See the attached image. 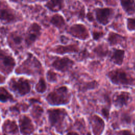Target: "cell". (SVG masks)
<instances>
[{"mask_svg":"<svg viewBox=\"0 0 135 135\" xmlns=\"http://www.w3.org/2000/svg\"><path fill=\"white\" fill-rule=\"evenodd\" d=\"M43 67L40 61L33 54L28 53L26 58L15 69L17 74L36 75L43 73Z\"/></svg>","mask_w":135,"mask_h":135,"instance_id":"cell-1","label":"cell"},{"mask_svg":"<svg viewBox=\"0 0 135 135\" xmlns=\"http://www.w3.org/2000/svg\"><path fill=\"white\" fill-rule=\"evenodd\" d=\"M71 94L66 86H60L51 92L46 97L48 103L53 105L66 104L70 102Z\"/></svg>","mask_w":135,"mask_h":135,"instance_id":"cell-2","label":"cell"},{"mask_svg":"<svg viewBox=\"0 0 135 135\" xmlns=\"http://www.w3.org/2000/svg\"><path fill=\"white\" fill-rule=\"evenodd\" d=\"M110 80L117 85H135V76L122 70H114L110 71L108 74Z\"/></svg>","mask_w":135,"mask_h":135,"instance_id":"cell-3","label":"cell"},{"mask_svg":"<svg viewBox=\"0 0 135 135\" xmlns=\"http://www.w3.org/2000/svg\"><path fill=\"white\" fill-rule=\"evenodd\" d=\"M15 66L16 61L14 57L0 47V72L8 75L13 72Z\"/></svg>","mask_w":135,"mask_h":135,"instance_id":"cell-4","label":"cell"},{"mask_svg":"<svg viewBox=\"0 0 135 135\" xmlns=\"http://www.w3.org/2000/svg\"><path fill=\"white\" fill-rule=\"evenodd\" d=\"M22 20L21 16L4 2L0 3V21L5 24H13Z\"/></svg>","mask_w":135,"mask_h":135,"instance_id":"cell-5","label":"cell"},{"mask_svg":"<svg viewBox=\"0 0 135 135\" xmlns=\"http://www.w3.org/2000/svg\"><path fill=\"white\" fill-rule=\"evenodd\" d=\"M49 120L52 127L56 130L62 132V124L67 115V112L64 109H51L47 111Z\"/></svg>","mask_w":135,"mask_h":135,"instance_id":"cell-6","label":"cell"},{"mask_svg":"<svg viewBox=\"0 0 135 135\" xmlns=\"http://www.w3.org/2000/svg\"><path fill=\"white\" fill-rule=\"evenodd\" d=\"M8 85L12 91L21 96L28 93L31 88L29 81L24 78H11L8 82Z\"/></svg>","mask_w":135,"mask_h":135,"instance_id":"cell-7","label":"cell"},{"mask_svg":"<svg viewBox=\"0 0 135 135\" xmlns=\"http://www.w3.org/2000/svg\"><path fill=\"white\" fill-rule=\"evenodd\" d=\"M41 27L36 23H32L25 33L24 42L27 47L31 46L41 34Z\"/></svg>","mask_w":135,"mask_h":135,"instance_id":"cell-8","label":"cell"},{"mask_svg":"<svg viewBox=\"0 0 135 135\" xmlns=\"http://www.w3.org/2000/svg\"><path fill=\"white\" fill-rule=\"evenodd\" d=\"M68 32L72 36L81 40H86L90 37L86 27L81 24H75L72 25Z\"/></svg>","mask_w":135,"mask_h":135,"instance_id":"cell-9","label":"cell"},{"mask_svg":"<svg viewBox=\"0 0 135 135\" xmlns=\"http://www.w3.org/2000/svg\"><path fill=\"white\" fill-rule=\"evenodd\" d=\"M95 12L98 22L105 25L110 22L113 14V9L110 8H97L95 9Z\"/></svg>","mask_w":135,"mask_h":135,"instance_id":"cell-10","label":"cell"},{"mask_svg":"<svg viewBox=\"0 0 135 135\" xmlns=\"http://www.w3.org/2000/svg\"><path fill=\"white\" fill-rule=\"evenodd\" d=\"M74 62L73 60L67 57L56 59L52 63V66L55 70L64 72L72 67Z\"/></svg>","mask_w":135,"mask_h":135,"instance_id":"cell-11","label":"cell"},{"mask_svg":"<svg viewBox=\"0 0 135 135\" xmlns=\"http://www.w3.org/2000/svg\"><path fill=\"white\" fill-rule=\"evenodd\" d=\"M20 130L23 135H30L34 131V127L31 120L27 116L23 115L19 119Z\"/></svg>","mask_w":135,"mask_h":135,"instance_id":"cell-12","label":"cell"},{"mask_svg":"<svg viewBox=\"0 0 135 135\" xmlns=\"http://www.w3.org/2000/svg\"><path fill=\"white\" fill-rule=\"evenodd\" d=\"M90 124L94 135H101L104 131L105 123L102 118L93 115L90 119Z\"/></svg>","mask_w":135,"mask_h":135,"instance_id":"cell-13","label":"cell"},{"mask_svg":"<svg viewBox=\"0 0 135 135\" xmlns=\"http://www.w3.org/2000/svg\"><path fill=\"white\" fill-rule=\"evenodd\" d=\"M79 51V46L77 44H72L68 45H56L52 47L50 51L57 54L63 55L65 53H76Z\"/></svg>","mask_w":135,"mask_h":135,"instance_id":"cell-14","label":"cell"},{"mask_svg":"<svg viewBox=\"0 0 135 135\" xmlns=\"http://www.w3.org/2000/svg\"><path fill=\"white\" fill-rule=\"evenodd\" d=\"M130 100V95L127 92H121L115 94L113 98V103L117 107H122L128 104Z\"/></svg>","mask_w":135,"mask_h":135,"instance_id":"cell-15","label":"cell"},{"mask_svg":"<svg viewBox=\"0 0 135 135\" xmlns=\"http://www.w3.org/2000/svg\"><path fill=\"white\" fill-rule=\"evenodd\" d=\"M23 41L22 35L16 32L11 33L8 36L7 42L9 45L13 49H18L21 45Z\"/></svg>","mask_w":135,"mask_h":135,"instance_id":"cell-16","label":"cell"},{"mask_svg":"<svg viewBox=\"0 0 135 135\" xmlns=\"http://www.w3.org/2000/svg\"><path fill=\"white\" fill-rule=\"evenodd\" d=\"M64 5V0H49L45 4V6L49 10L53 12L60 11L63 8Z\"/></svg>","mask_w":135,"mask_h":135,"instance_id":"cell-17","label":"cell"},{"mask_svg":"<svg viewBox=\"0 0 135 135\" xmlns=\"http://www.w3.org/2000/svg\"><path fill=\"white\" fill-rule=\"evenodd\" d=\"M3 131L8 134H15L18 132V128L16 122L10 120H6L2 126Z\"/></svg>","mask_w":135,"mask_h":135,"instance_id":"cell-18","label":"cell"},{"mask_svg":"<svg viewBox=\"0 0 135 135\" xmlns=\"http://www.w3.org/2000/svg\"><path fill=\"white\" fill-rule=\"evenodd\" d=\"M108 41L111 45L122 44L125 41V37L114 32H110L108 37Z\"/></svg>","mask_w":135,"mask_h":135,"instance_id":"cell-19","label":"cell"},{"mask_svg":"<svg viewBox=\"0 0 135 135\" xmlns=\"http://www.w3.org/2000/svg\"><path fill=\"white\" fill-rule=\"evenodd\" d=\"M123 10L128 14L132 15L135 13L134 0H120Z\"/></svg>","mask_w":135,"mask_h":135,"instance_id":"cell-20","label":"cell"},{"mask_svg":"<svg viewBox=\"0 0 135 135\" xmlns=\"http://www.w3.org/2000/svg\"><path fill=\"white\" fill-rule=\"evenodd\" d=\"M124 57V51L122 50H115L113 52L111 57V60L114 64L121 65L123 61Z\"/></svg>","mask_w":135,"mask_h":135,"instance_id":"cell-21","label":"cell"},{"mask_svg":"<svg viewBox=\"0 0 135 135\" xmlns=\"http://www.w3.org/2000/svg\"><path fill=\"white\" fill-rule=\"evenodd\" d=\"M50 23L59 29L63 28L65 24L64 18L62 15L59 14H54L52 16L50 20Z\"/></svg>","mask_w":135,"mask_h":135,"instance_id":"cell-22","label":"cell"},{"mask_svg":"<svg viewBox=\"0 0 135 135\" xmlns=\"http://www.w3.org/2000/svg\"><path fill=\"white\" fill-rule=\"evenodd\" d=\"M93 51L98 57L102 58L107 55L108 53V48L105 44L102 43L95 46Z\"/></svg>","mask_w":135,"mask_h":135,"instance_id":"cell-23","label":"cell"},{"mask_svg":"<svg viewBox=\"0 0 135 135\" xmlns=\"http://www.w3.org/2000/svg\"><path fill=\"white\" fill-rule=\"evenodd\" d=\"M13 100V97L8 91L3 87H0V101L5 102Z\"/></svg>","mask_w":135,"mask_h":135,"instance_id":"cell-24","label":"cell"},{"mask_svg":"<svg viewBox=\"0 0 135 135\" xmlns=\"http://www.w3.org/2000/svg\"><path fill=\"white\" fill-rule=\"evenodd\" d=\"M43 113V109L40 105H34L31 110V114L36 121H37L38 119H40Z\"/></svg>","mask_w":135,"mask_h":135,"instance_id":"cell-25","label":"cell"},{"mask_svg":"<svg viewBox=\"0 0 135 135\" xmlns=\"http://www.w3.org/2000/svg\"><path fill=\"white\" fill-rule=\"evenodd\" d=\"M47 86L45 80L43 78H41L35 86L36 91L40 93H43L46 90Z\"/></svg>","mask_w":135,"mask_h":135,"instance_id":"cell-26","label":"cell"},{"mask_svg":"<svg viewBox=\"0 0 135 135\" xmlns=\"http://www.w3.org/2000/svg\"><path fill=\"white\" fill-rule=\"evenodd\" d=\"M57 74L52 70L47 71L46 73V79L50 82H55L57 81Z\"/></svg>","mask_w":135,"mask_h":135,"instance_id":"cell-27","label":"cell"},{"mask_svg":"<svg viewBox=\"0 0 135 135\" xmlns=\"http://www.w3.org/2000/svg\"><path fill=\"white\" fill-rule=\"evenodd\" d=\"M127 26L128 30L130 31H135V18H128Z\"/></svg>","mask_w":135,"mask_h":135,"instance_id":"cell-28","label":"cell"},{"mask_svg":"<svg viewBox=\"0 0 135 135\" xmlns=\"http://www.w3.org/2000/svg\"><path fill=\"white\" fill-rule=\"evenodd\" d=\"M98 85L97 82L95 81H93L92 82H90L86 83L83 86L82 90H87L88 89H93L95 88Z\"/></svg>","mask_w":135,"mask_h":135,"instance_id":"cell-29","label":"cell"},{"mask_svg":"<svg viewBox=\"0 0 135 135\" xmlns=\"http://www.w3.org/2000/svg\"><path fill=\"white\" fill-rule=\"evenodd\" d=\"M104 35V33L103 32L94 31L92 32V36L94 40L98 41L99 39L101 38Z\"/></svg>","mask_w":135,"mask_h":135,"instance_id":"cell-30","label":"cell"},{"mask_svg":"<svg viewBox=\"0 0 135 135\" xmlns=\"http://www.w3.org/2000/svg\"><path fill=\"white\" fill-rule=\"evenodd\" d=\"M104 3L108 6H115L117 5L116 0H103Z\"/></svg>","mask_w":135,"mask_h":135,"instance_id":"cell-31","label":"cell"},{"mask_svg":"<svg viewBox=\"0 0 135 135\" xmlns=\"http://www.w3.org/2000/svg\"><path fill=\"white\" fill-rule=\"evenodd\" d=\"M117 135H135L130 131L127 130H121L117 133Z\"/></svg>","mask_w":135,"mask_h":135,"instance_id":"cell-32","label":"cell"},{"mask_svg":"<svg viewBox=\"0 0 135 135\" xmlns=\"http://www.w3.org/2000/svg\"><path fill=\"white\" fill-rule=\"evenodd\" d=\"M89 56V53L87 51H82L80 54L79 55V58H80V60H83L85 57H87Z\"/></svg>","mask_w":135,"mask_h":135,"instance_id":"cell-33","label":"cell"},{"mask_svg":"<svg viewBox=\"0 0 135 135\" xmlns=\"http://www.w3.org/2000/svg\"><path fill=\"white\" fill-rule=\"evenodd\" d=\"M102 114L106 119H108L109 115V112L108 109L106 108H103L102 110Z\"/></svg>","mask_w":135,"mask_h":135,"instance_id":"cell-34","label":"cell"},{"mask_svg":"<svg viewBox=\"0 0 135 135\" xmlns=\"http://www.w3.org/2000/svg\"><path fill=\"white\" fill-rule=\"evenodd\" d=\"M86 17L88 18V20L89 21H92L93 20V15L91 13H88L86 15Z\"/></svg>","mask_w":135,"mask_h":135,"instance_id":"cell-35","label":"cell"},{"mask_svg":"<svg viewBox=\"0 0 135 135\" xmlns=\"http://www.w3.org/2000/svg\"><path fill=\"white\" fill-rule=\"evenodd\" d=\"M66 135H79V134L75 132H70L67 133Z\"/></svg>","mask_w":135,"mask_h":135,"instance_id":"cell-36","label":"cell"},{"mask_svg":"<svg viewBox=\"0 0 135 135\" xmlns=\"http://www.w3.org/2000/svg\"><path fill=\"white\" fill-rule=\"evenodd\" d=\"M36 1H38V2H45L46 1H48V0H35Z\"/></svg>","mask_w":135,"mask_h":135,"instance_id":"cell-37","label":"cell"},{"mask_svg":"<svg viewBox=\"0 0 135 135\" xmlns=\"http://www.w3.org/2000/svg\"><path fill=\"white\" fill-rule=\"evenodd\" d=\"M12 1H14V2H17L18 0H11Z\"/></svg>","mask_w":135,"mask_h":135,"instance_id":"cell-38","label":"cell"},{"mask_svg":"<svg viewBox=\"0 0 135 135\" xmlns=\"http://www.w3.org/2000/svg\"><path fill=\"white\" fill-rule=\"evenodd\" d=\"M86 1H93V0H85Z\"/></svg>","mask_w":135,"mask_h":135,"instance_id":"cell-39","label":"cell"},{"mask_svg":"<svg viewBox=\"0 0 135 135\" xmlns=\"http://www.w3.org/2000/svg\"><path fill=\"white\" fill-rule=\"evenodd\" d=\"M35 135H45V134H35Z\"/></svg>","mask_w":135,"mask_h":135,"instance_id":"cell-40","label":"cell"}]
</instances>
